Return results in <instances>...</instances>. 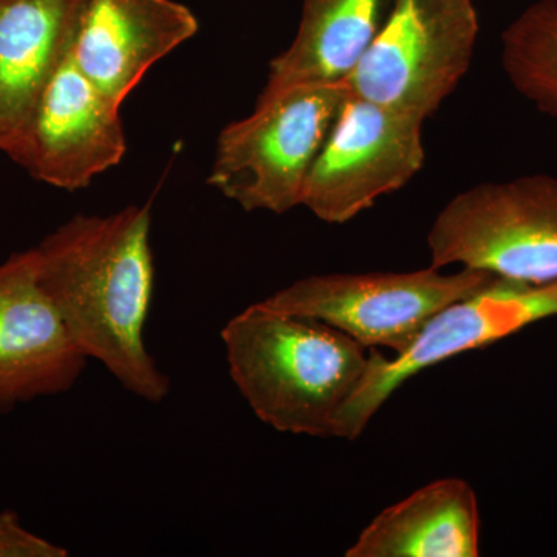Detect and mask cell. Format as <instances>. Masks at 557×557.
Segmentation results:
<instances>
[{
  "mask_svg": "<svg viewBox=\"0 0 557 557\" xmlns=\"http://www.w3.org/2000/svg\"><path fill=\"white\" fill-rule=\"evenodd\" d=\"M152 201L78 214L33 248L40 285L84 355L135 397L159 405L171 379L146 347L156 265Z\"/></svg>",
  "mask_w": 557,
  "mask_h": 557,
  "instance_id": "1",
  "label": "cell"
},
{
  "mask_svg": "<svg viewBox=\"0 0 557 557\" xmlns=\"http://www.w3.org/2000/svg\"><path fill=\"white\" fill-rule=\"evenodd\" d=\"M231 380L255 416L284 434L335 438L370 364L341 330L251 304L220 332Z\"/></svg>",
  "mask_w": 557,
  "mask_h": 557,
  "instance_id": "2",
  "label": "cell"
},
{
  "mask_svg": "<svg viewBox=\"0 0 557 557\" xmlns=\"http://www.w3.org/2000/svg\"><path fill=\"white\" fill-rule=\"evenodd\" d=\"M347 97L346 83L259 95L251 115L220 132L209 185L247 212L302 207L307 180Z\"/></svg>",
  "mask_w": 557,
  "mask_h": 557,
  "instance_id": "3",
  "label": "cell"
},
{
  "mask_svg": "<svg viewBox=\"0 0 557 557\" xmlns=\"http://www.w3.org/2000/svg\"><path fill=\"white\" fill-rule=\"evenodd\" d=\"M431 267L486 271L508 281H557V178L523 175L461 190L428 234Z\"/></svg>",
  "mask_w": 557,
  "mask_h": 557,
  "instance_id": "4",
  "label": "cell"
},
{
  "mask_svg": "<svg viewBox=\"0 0 557 557\" xmlns=\"http://www.w3.org/2000/svg\"><path fill=\"white\" fill-rule=\"evenodd\" d=\"M479 30L474 0H391L344 83L359 98L426 123L471 69Z\"/></svg>",
  "mask_w": 557,
  "mask_h": 557,
  "instance_id": "5",
  "label": "cell"
},
{
  "mask_svg": "<svg viewBox=\"0 0 557 557\" xmlns=\"http://www.w3.org/2000/svg\"><path fill=\"white\" fill-rule=\"evenodd\" d=\"M496 277L468 269L443 274L434 267L408 273L318 274L293 282L262 304L317 319L364 347L388 348L401 357L435 314Z\"/></svg>",
  "mask_w": 557,
  "mask_h": 557,
  "instance_id": "6",
  "label": "cell"
},
{
  "mask_svg": "<svg viewBox=\"0 0 557 557\" xmlns=\"http://www.w3.org/2000/svg\"><path fill=\"white\" fill-rule=\"evenodd\" d=\"M549 318H557V281L530 284L494 278L435 314L401 357L386 358L372 348L368 375L341 412L335 438L361 437L392 394L417 373Z\"/></svg>",
  "mask_w": 557,
  "mask_h": 557,
  "instance_id": "7",
  "label": "cell"
},
{
  "mask_svg": "<svg viewBox=\"0 0 557 557\" xmlns=\"http://www.w3.org/2000/svg\"><path fill=\"white\" fill-rule=\"evenodd\" d=\"M424 121L348 91L313 164L302 207L330 225H344L423 170Z\"/></svg>",
  "mask_w": 557,
  "mask_h": 557,
  "instance_id": "8",
  "label": "cell"
},
{
  "mask_svg": "<svg viewBox=\"0 0 557 557\" xmlns=\"http://www.w3.org/2000/svg\"><path fill=\"white\" fill-rule=\"evenodd\" d=\"M120 109L70 54L7 156L33 178L54 188H87L126 156Z\"/></svg>",
  "mask_w": 557,
  "mask_h": 557,
  "instance_id": "9",
  "label": "cell"
},
{
  "mask_svg": "<svg viewBox=\"0 0 557 557\" xmlns=\"http://www.w3.org/2000/svg\"><path fill=\"white\" fill-rule=\"evenodd\" d=\"M87 361L40 285L33 248L0 262V413L72 391Z\"/></svg>",
  "mask_w": 557,
  "mask_h": 557,
  "instance_id": "10",
  "label": "cell"
},
{
  "mask_svg": "<svg viewBox=\"0 0 557 557\" xmlns=\"http://www.w3.org/2000/svg\"><path fill=\"white\" fill-rule=\"evenodd\" d=\"M197 32L196 14L175 0H86L72 57L121 108L146 73Z\"/></svg>",
  "mask_w": 557,
  "mask_h": 557,
  "instance_id": "11",
  "label": "cell"
},
{
  "mask_svg": "<svg viewBox=\"0 0 557 557\" xmlns=\"http://www.w3.org/2000/svg\"><path fill=\"white\" fill-rule=\"evenodd\" d=\"M86 0H0V152L72 54Z\"/></svg>",
  "mask_w": 557,
  "mask_h": 557,
  "instance_id": "12",
  "label": "cell"
},
{
  "mask_svg": "<svg viewBox=\"0 0 557 557\" xmlns=\"http://www.w3.org/2000/svg\"><path fill=\"white\" fill-rule=\"evenodd\" d=\"M478 496L467 480L446 478L381 511L346 557H478Z\"/></svg>",
  "mask_w": 557,
  "mask_h": 557,
  "instance_id": "13",
  "label": "cell"
},
{
  "mask_svg": "<svg viewBox=\"0 0 557 557\" xmlns=\"http://www.w3.org/2000/svg\"><path fill=\"white\" fill-rule=\"evenodd\" d=\"M388 3L391 0H304L298 33L288 49L270 62L260 97L289 87L344 83L375 39Z\"/></svg>",
  "mask_w": 557,
  "mask_h": 557,
  "instance_id": "14",
  "label": "cell"
},
{
  "mask_svg": "<svg viewBox=\"0 0 557 557\" xmlns=\"http://www.w3.org/2000/svg\"><path fill=\"white\" fill-rule=\"evenodd\" d=\"M502 67L537 110L557 116V0H537L502 33Z\"/></svg>",
  "mask_w": 557,
  "mask_h": 557,
  "instance_id": "15",
  "label": "cell"
},
{
  "mask_svg": "<svg viewBox=\"0 0 557 557\" xmlns=\"http://www.w3.org/2000/svg\"><path fill=\"white\" fill-rule=\"evenodd\" d=\"M67 548L24 527L14 511L0 512V557H65Z\"/></svg>",
  "mask_w": 557,
  "mask_h": 557,
  "instance_id": "16",
  "label": "cell"
}]
</instances>
